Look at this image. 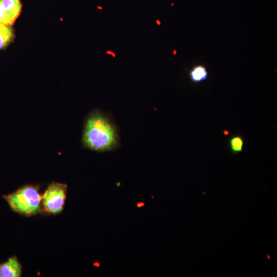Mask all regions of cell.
Instances as JSON below:
<instances>
[{"label":"cell","mask_w":277,"mask_h":277,"mask_svg":"<svg viewBox=\"0 0 277 277\" xmlns=\"http://www.w3.org/2000/svg\"><path fill=\"white\" fill-rule=\"evenodd\" d=\"M82 142L86 149L103 153L117 149L120 137L117 126L111 119L103 112L96 110L92 112L86 120Z\"/></svg>","instance_id":"1"},{"label":"cell","mask_w":277,"mask_h":277,"mask_svg":"<svg viewBox=\"0 0 277 277\" xmlns=\"http://www.w3.org/2000/svg\"><path fill=\"white\" fill-rule=\"evenodd\" d=\"M38 185H27L19 188L4 198L14 212L20 215L31 216L41 211L42 197Z\"/></svg>","instance_id":"2"},{"label":"cell","mask_w":277,"mask_h":277,"mask_svg":"<svg viewBox=\"0 0 277 277\" xmlns=\"http://www.w3.org/2000/svg\"><path fill=\"white\" fill-rule=\"evenodd\" d=\"M66 184L53 182L50 184L42 197L44 211L51 214L61 213L66 197Z\"/></svg>","instance_id":"3"},{"label":"cell","mask_w":277,"mask_h":277,"mask_svg":"<svg viewBox=\"0 0 277 277\" xmlns=\"http://www.w3.org/2000/svg\"><path fill=\"white\" fill-rule=\"evenodd\" d=\"M22 273V266L16 256L0 264V277H20Z\"/></svg>","instance_id":"4"},{"label":"cell","mask_w":277,"mask_h":277,"mask_svg":"<svg viewBox=\"0 0 277 277\" xmlns=\"http://www.w3.org/2000/svg\"><path fill=\"white\" fill-rule=\"evenodd\" d=\"M2 5L13 24L21 12L22 5L20 0H1Z\"/></svg>","instance_id":"5"},{"label":"cell","mask_w":277,"mask_h":277,"mask_svg":"<svg viewBox=\"0 0 277 277\" xmlns=\"http://www.w3.org/2000/svg\"><path fill=\"white\" fill-rule=\"evenodd\" d=\"M189 78L194 84H199L205 81L208 78L206 68L201 65L193 67L189 72Z\"/></svg>","instance_id":"6"},{"label":"cell","mask_w":277,"mask_h":277,"mask_svg":"<svg viewBox=\"0 0 277 277\" xmlns=\"http://www.w3.org/2000/svg\"><path fill=\"white\" fill-rule=\"evenodd\" d=\"M13 37V31L10 26L0 23V49L7 46Z\"/></svg>","instance_id":"7"},{"label":"cell","mask_w":277,"mask_h":277,"mask_svg":"<svg viewBox=\"0 0 277 277\" xmlns=\"http://www.w3.org/2000/svg\"><path fill=\"white\" fill-rule=\"evenodd\" d=\"M244 142L242 136L236 135L230 138L229 145L233 154L236 155L243 151Z\"/></svg>","instance_id":"8"},{"label":"cell","mask_w":277,"mask_h":277,"mask_svg":"<svg viewBox=\"0 0 277 277\" xmlns=\"http://www.w3.org/2000/svg\"><path fill=\"white\" fill-rule=\"evenodd\" d=\"M0 23L9 26L13 24L7 14L1 0H0Z\"/></svg>","instance_id":"9"},{"label":"cell","mask_w":277,"mask_h":277,"mask_svg":"<svg viewBox=\"0 0 277 277\" xmlns=\"http://www.w3.org/2000/svg\"><path fill=\"white\" fill-rule=\"evenodd\" d=\"M135 205L137 208H141L145 206V203L143 201H137Z\"/></svg>","instance_id":"10"}]
</instances>
